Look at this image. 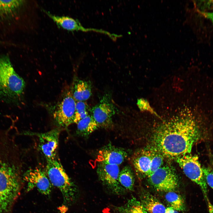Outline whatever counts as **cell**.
Segmentation results:
<instances>
[{"mask_svg": "<svg viewBox=\"0 0 213 213\" xmlns=\"http://www.w3.org/2000/svg\"><path fill=\"white\" fill-rule=\"evenodd\" d=\"M22 0H0V14L12 13L23 4Z\"/></svg>", "mask_w": 213, "mask_h": 213, "instance_id": "44dd1931", "label": "cell"}, {"mask_svg": "<svg viewBox=\"0 0 213 213\" xmlns=\"http://www.w3.org/2000/svg\"><path fill=\"white\" fill-rule=\"evenodd\" d=\"M60 132L59 129L56 128L44 133H32V134H30L38 137L39 147L46 160L57 157Z\"/></svg>", "mask_w": 213, "mask_h": 213, "instance_id": "8fae6325", "label": "cell"}, {"mask_svg": "<svg viewBox=\"0 0 213 213\" xmlns=\"http://www.w3.org/2000/svg\"><path fill=\"white\" fill-rule=\"evenodd\" d=\"M23 179L27 184V191L36 188L41 194L46 196L51 194L53 186L45 170L37 167L28 170L23 175Z\"/></svg>", "mask_w": 213, "mask_h": 213, "instance_id": "9c48e42d", "label": "cell"}, {"mask_svg": "<svg viewBox=\"0 0 213 213\" xmlns=\"http://www.w3.org/2000/svg\"><path fill=\"white\" fill-rule=\"evenodd\" d=\"M176 160L186 176L200 187L208 207L211 206L212 205L208 198L207 185L198 156L190 154L182 156Z\"/></svg>", "mask_w": 213, "mask_h": 213, "instance_id": "5b68a950", "label": "cell"}, {"mask_svg": "<svg viewBox=\"0 0 213 213\" xmlns=\"http://www.w3.org/2000/svg\"><path fill=\"white\" fill-rule=\"evenodd\" d=\"M113 208L114 213H149L141 202L133 197L123 205Z\"/></svg>", "mask_w": 213, "mask_h": 213, "instance_id": "2e32d148", "label": "cell"}, {"mask_svg": "<svg viewBox=\"0 0 213 213\" xmlns=\"http://www.w3.org/2000/svg\"><path fill=\"white\" fill-rule=\"evenodd\" d=\"M152 185L158 191H173L179 185L177 175L173 168L162 166L148 177Z\"/></svg>", "mask_w": 213, "mask_h": 213, "instance_id": "52a82bcc", "label": "cell"}, {"mask_svg": "<svg viewBox=\"0 0 213 213\" xmlns=\"http://www.w3.org/2000/svg\"><path fill=\"white\" fill-rule=\"evenodd\" d=\"M141 201L149 213H165L166 208L164 206L149 193L142 194Z\"/></svg>", "mask_w": 213, "mask_h": 213, "instance_id": "e0dca14e", "label": "cell"}, {"mask_svg": "<svg viewBox=\"0 0 213 213\" xmlns=\"http://www.w3.org/2000/svg\"><path fill=\"white\" fill-rule=\"evenodd\" d=\"M91 116L99 127L109 128L113 125L112 117L115 113L114 107L107 97H104L91 109Z\"/></svg>", "mask_w": 213, "mask_h": 213, "instance_id": "30bf717a", "label": "cell"}, {"mask_svg": "<svg viewBox=\"0 0 213 213\" xmlns=\"http://www.w3.org/2000/svg\"><path fill=\"white\" fill-rule=\"evenodd\" d=\"M96 171L99 180L107 191L115 195H123L125 193L126 190L118 180L120 172L119 165L99 161Z\"/></svg>", "mask_w": 213, "mask_h": 213, "instance_id": "8992f818", "label": "cell"}, {"mask_svg": "<svg viewBox=\"0 0 213 213\" xmlns=\"http://www.w3.org/2000/svg\"><path fill=\"white\" fill-rule=\"evenodd\" d=\"M77 134L82 136H86L99 128L91 115L80 120L77 124Z\"/></svg>", "mask_w": 213, "mask_h": 213, "instance_id": "ac0fdd59", "label": "cell"}, {"mask_svg": "<svg viewBox=\"0 0 213 213\" xmlns=\"http://www.w3.org/2000/svg\"><path fill=\"white\" fill-rule=\"evenodd\" d=\"M155 149H145L135 152L131 159V163L137 173L149 175Z\"/></svg>", "mask_w": 213, "mask_h": 213, "instance_id": "7c38bea8", "label": "cell"}, {"mask_svg": "<svg viewBox=\"0 0 213 213\" xmlns=\"http://www.w3.org/2000/svg\"><path fill=\"white\" fill-rule=\"evenodd\" d=\"M165 213H180L178 211L175 210L171 207H169L166 208Z\"/></svg>", "mask_w": 213, "mask_h": 213, "instance_id": "4316f807", "label": "cell"}, {"mask_svg": "<svg viewBox=\"0 0 213 213\" xmlns=\"http://www.w3.org/2000/svg\"><path fill=\"white\" fill-rule=\"evenodd\" d=\"M72 92L76 101H84L88 99L92 94L91 84L88 81L77 79L74 82Z\"/></svg>", "mask_w": 213, "mask_h": 213, "instance_id": "9a60e30c", "label": "cell"}, {"mask_svg": "<svg viewBox=\"0 0 213 213\" xmlns=\"http://www.w3.org/2000/svg\"><path fill=\"white\" fill-rule=\"evenodd\" d=\"M127 156L128 154L125 149L109 144L99 151L98 157L99 161L119 165Z\"/></svg>", "mask_w": 213, "mask_h": 213, "instance_id": "5bb4252c", "label": "cell"}, {"mask_svg": "<svg viewBox=\"0 0 213 213\" xmlns=\"http://www.w3.org/2000/svg\"><path fill=\"white\" fill-rule=\"evenodd\" d=\"M197 11L201 15L210 20L213 23V12H205L198 9Z\"/></svg>", "mask_w": 213, "mask_h": 213, "instance_id": "484cf974", "label": "cell"}, {"mask_svg": "<svg viewBox=\"0 0 213 213\" xmlns=\"http://www.w3.org/2000/svg\"><path fill=\"white\" fill-rule=\"evenodd\" d=\"M138 104L139 108L142 110H149L151 112H153L152 110L149 106V105L148 104L147 101L143 99H140L138 101Z\"/></svg>", "mask_w": 213, "mask_h": 213, "instance_id": "d4e9b609", "label": "cell"}, {"mask_svg": "<svg viewBox=\"0 0 213 213\" xmlns=\"http://www.w3.org/2000/svg\"><path fill=\"white\" fill-rule=\"evenodd\" d=\"M21 171L0 169V213H7L20 192Z\"/></svg>", "mask_w": 213, "mask_h": 213, "instance_id": "277c9868", "label": "cell"}, {"mask_svg": "<svg viewBox=\"0 0 213 213\" xmlns=\"http://www.w3.org/2000/svg\"><path fill=\"white\" fill-rule=\"evenodd\" d=\"M118 180L121 185L126 190L133 191L135 178L130 167L126 166L122 169L119 174Z\"/></svg>", "mask_w": 213, "mask_h": 213, "instance_id": "d6986e66", "label": "cell"}, {"mask_svg": "<svg viewBox=\"0 0 213 213\" xmlns=\"http://www.w3.org/2000/svg\"><path fill=\"white\" fill-rule=\"evenodd\" d=\"M89 107L87 103L83 101L76 102L73 123L77 124L88 114Z\"/></svg>", "mask_w": 213, "mask_h": 213, "instance_id": "7402d4cb", "label": "cell"}, {"mask_svg": "<svg viewBox=\"0 0 213 213\" xmlns=\"http://www.w3.org/2000/svg\"><path fill=\"white\" fill-rule=\"evenodd\" d=\"M43 11L58 26L64 29L70 31H94L107 35L110 38L113 36V33L101 29L85 28L82 25L78 20L67 16H59L53 15L49 12L44 10Z\"/></svg>", "mask_w": 213, "mask_h": 213, "instance_id": "4fadbf2b", "label": "cell"}, {"mask_svg": "<svg viewBox=\"0 0 213 213\" xmlns=\"http://www.w3.org/2000/svg\"><path fill=\"white\" fill-rule=\"evenodd\" d=\"M163 163V156L155 149L152 159L150 174L149 176L162 166Z\"/></svg>", "mask_w": 213, "mask_h": 213, "instance_id": "603a6c76", "label": "cell"}, {"mask_svg": "<svg viewBox=\"0 0 213 213\" xmlns=\"http://www.w3.org/2000/svg\"><path fill=\"white\" fill-rule=\"evenodd\" d=\"M202 169L207 185L213 189V170L204 166L202 167Z\"/></svg>", "mask_w": 213, "mask_h": 213, "instance_id": "cb8c5ba5", "label": "cell"}, {"mask_svg": "<svg viewBox=\"0 0 213 213\" xmlns=\"http://www.w3.org/2000/svg\"><path fill=\"white\" fill-rule=\"evenodd\" d=\"M76 104L72 90L66 91L53 113L54 118L58 125L66 128L73 123Z\"/></svg>", "mask_w": 213, "mask_h": 213, "instance_id": "ba28073f", "label": "cell"}, {"mask_svg": "<svg viewBox=\"0 0 213 213\" xmlns=\"http://www.w3.org/2000/svg\"><path fill=\"white\" fill-rule=\"evenodd\" d=\"M201 135V128L192 117H177L156 130L153 137L154 148L163 157L176 159L190 154Z\"/></svg>", "mask_w": 213, "mask_h": 213, "instance_id": "6da1fadb", "label": "cell"}, {"mask_svg": "<svg viewBox=\"0 0 213 213\" xmlns=\"http://www.w3.org/2000/svg\"><path fill=\"white\" fill-rule=\"evenodd\" d=\"M45 171L53 186L58 189L63 198L61 209L66 210L76 201L79 194L78 187L68 176L57 157L46 160Z\"/></svg>", "mask_w": 213, "mask_h": 213, "instance_id": "7a4b0ae2", "label": "cell"}, {"mask_svg": "<svg viewBox=\"0 0 213 213\" xmlns=\"http://www.w3.org/2000/svg\"><path fill=\"white\" fill-rule=\"evenodd\" d=\"M25 87L24 80L15 72L9 58L7 56L0 57V101L16 103Z\"/></svg>", "mask_w": 213, "mask_h": 213, "instance_id": "3957f363", "label": "cell"}, {"mask_svg": "<svg viewBox=\"0 0 213 213\" xmlns=\"http://www.w3.org/2000/svg\"><path fill=\"white\" fill-rule=\"evenodd\" d=\"M165 198L170 207L174 209L178 212L185 209L184 200L182 196L177 193L173 191L168 192L165 196Z\"/></svg>", "mask_w": 213, "mask_h": 213, "instance_id": "ffe728a7", "label": "cell"}]
</instances>
